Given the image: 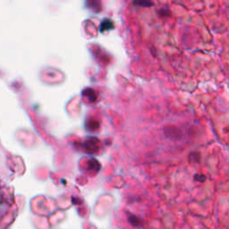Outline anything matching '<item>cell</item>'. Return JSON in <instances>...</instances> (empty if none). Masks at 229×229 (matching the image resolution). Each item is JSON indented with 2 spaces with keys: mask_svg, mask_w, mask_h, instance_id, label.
Wrapping results in <instances>:
<instances>
[{
  "mask_svg": "<svg viewBox=\"0 0 229 229\" xmlns=\"http://www.w3.org/2000/svg\"><path fill=\"white\" fill-rule=\"evenodd\" d=\"M129 221L130 223L133 225V226H139L140 225V220H139V218L138 217H136L134 216H130V217H129Z\"/></svg>",
  "mask_w": 229,
  "mask_h": 229,
  "instance_id": "obj_1",
  "label": "cell"
}]
</instances>
